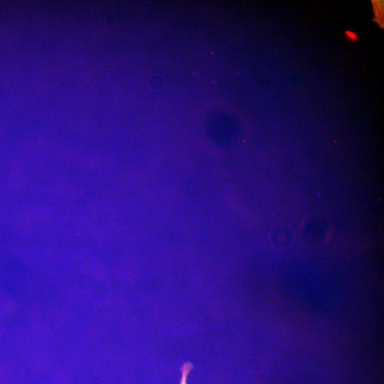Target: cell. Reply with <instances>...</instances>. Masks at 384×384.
I'll use <instances>...</instances> for the list:
<instances>
[{"instance_id":"1","label":"cell","mask_w":384,"mask_h":384,"mask_svg":"<svg viewBox=\"0 0 384 384\" xmlns=\"http://www.w3.org/2000/svg\"><path fill=\"white\" fill-rule=\"evenodd\" d=\"M345 33L348 38L351 40H357V36L355 33L350 31H345Z\"/></svg>"}]
</instances>
